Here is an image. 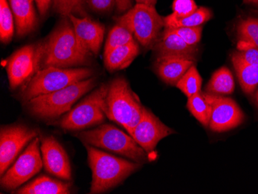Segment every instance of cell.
<instances>
[{
  "label": "cell",
  "mask_w": 258,
  "mask_h": 194,
  "mask_svg": "<svg viewBox=\"0 0 258 194\" xmlns=\"http://www.w3.org/2000/svg\"><path fill=\"white\" fill-rule=\"evenodd\" d=\"M91 54L81 47L72 22L63 19L44 40L42 69L48 67L69 68L90 64Z\"/></svg>",
  "instance_id": "obj_1"
},
{
  "label": "cell",
  "mask_w": 258,
  "mask_h": 194,
  "mask_svg": "<svg viewBox=\"0 0 258 194\" xmlns=\"http://www.w3.org/2000/svg\"><path fill=\"white\" fill-rule=\"evenodd\" d=\"M85 146L88 151V163L92 173L90 193L107 192L121 183L140 168V163L112 156L89 145Z\"/></svg>",
  "instance_id": "obj_2"
},
{
  "label": "cell",
  "mask_w": 258,
  "mask_h": 194,
  "mask_svg": "<svg viewBox=\"0 0 258 194\" xmlns=\"http://www.w3.org/2000/svg\"><path fill=\"white\" fill-rule=\"evenodd\" d=\"M145 109L127 80L114 78L108 85L105 100L107 118L121 124L129 135L143 118Z\"/></svg>",
  "instance_id": "obj_3"
},
{
  "label": "cell",
  "mask_w": 258,
  "mask_h": 194,
  "mask_svg": "<svg viewBox=\"0 0 258 194\" xmlns=\"http://www.w3.org/2000/svg\"><path fill=\"white\" fill-rule=\"evenodd\" d=\"M96 85V78L84 80L52 93L35 97L27 101L31 114L41 119H54L72 109L77 101Z\"/></svg>",
  "instance_id": "obj_4"
},
{
  "label": "cell",
  "mask_w": 258,
  "mask_h": 194,
  "mask_svg": "<svg viewBox=\"0 0 258 194\" xmlns=\"http://www.w3.org/2000/svg\"><path fill=\"white\" fill-rule=\"evenodd\" d=\"M78 138L85 145L108 150L128 158L136 163L147 161L148 153L133 136L126 134L112 124H99L96 128L78 133Z\"/></svg>",
  "instance_id": "obj_5"
},
{
  "label": "cell",
  "mask_w": 258,
  "mask_h": 194,
  "mask_svg": "<svg viewBox=\"0 0 258 194\" xmlns=\"http://www.w3.org/2000/svg\"><path fill=\"white\" fill-rule=\"evenodd\" d=\"M93 75L94 71L88 68H43L26 84L22 90V98L27 102L35 97L52 93L88 79Z\"/></svg>",
  "instance_id": "obj_6"
},
{
  "label": "cell",
  "mask_w": 258,
  "mask_h": 194,
  "mask_svg": "<svg viewBox=\"0 0 258 194\" xmlns=\"http://www.w3.org/2000/svg\"><path fill=\"white\" fill-rule=\"evenodd\" d=\"M108 91V85H101L66 113L58 121L59 126L67 131H80L102 124L107 118L105 100Z\"/></svg>",
  "instance_id": "obj_7"
},
{
  "label": "cell",
  "mask_w": 258,
  "mask_h": 194,
  "mask_svg": "<svg viewBox=\"0 0 258 194\" xmlns=\"http://www.w3.org/2000/svg\"><path fill=\"white\" fill-rule=\"evenodd\" d=\"M118 24L127 28L145 48H153L162 30L165 27L163 17L155 7L137 4L117 19Z\"/></svg>",
  "instance_id": "obj_8"
},
{
  "label": "cell",
  "mask_w": 258,
  "mask_h": 194,
  "mask_svg": "<svg viewBox=\"0 0 258 194\" xmlns=\"http://www.w3.org/2000/svg\"><path fill=\"white\" fill-rule=\"evenodd\" d=\"M44 40L27 45L13 53L7 65L9 84L11 89H17L27 82L42 69Z\"/></svg>",
  "instance_id": "obj_9"
},
{
  "label": "cell",
  "mask_w": 258,
  "mask_h": 194,
  "mask_svg": "<svg viewBox=\"0 0 258 194\" xmlns=\"http://www.w3.org/2000/svg\"><path fill=\"white\" fill-rule=\"evenodd\" d=\"M40 139L35 138L19 156L15 163L1 176V186L8 191H15L41 170L43 166L40 156Z\"/></svg>",
  "instance_id": "obj_10"
},
{
  "label": "cell",
  "mask_w": 258,
  "mask_h": 194,
  "mask_svg": "<svg viewBox=\"0 0 258 194\" xmlns=\"http://www.w3.org/2000/svg\"><path fill=\"white\" fill-rule=\"evenodd\" d=\"M40 131L26 124L1 127L0 131V176L10 168L20 152L30 142L38 137Z\"/></svg>",
  "instance_id": "obj_11"
},
{
  "label": "cell",
  "mask_w": 258,
  "mask_h": 194,
  "mask_svg": "<svg viewBox=\"0 0 258 194\" xmlns=\"http://www.w3.org/2000/svg\"><path fill=\"white\" fill-rule=\"evenodd\" d=\"M204 94L212 108L209 123V127L212 131L216 133L229 131L239 126L244 121L243 111L231 98L207 92Z\"/></svg>",
  "instance_id": "obj_12"
},
{
  "label": "cell",
  "mask_w": 258,
  "mask_h": 194,
  "mask_svg": "<svg viewBox=\"0 0 258 194\" xmlns=\"http://www.w3.org/2000/svg\"><path fill=\"white\" fill-rule=\"evenodd\" d=\"M174 133L173 130L162 122L153 113L146 108L143 118L130 136H133L146 153H150L154 151L161 140Z\"/></svg>",
  "instance_id": "obj_13"
},
{
  "label": "cell",
  "mask_w": 258,
  "mask_h": 194,
  "mask_svg": "<svg viewBox=\"0 0 258 194\" xmlns=\"http://www.w3.org/2000/svg\"><path fill=\"white\" fill-rule=\"evenodd\" d=\"M40 150L47 173L63 180H72V166L68 153L54 137L46 136L42 139Z\"/></svg>",
  "instance_id": "obj_14"
},
{
  "label": "cell",
  "mask_w": 258,
  "mask_h": 194,
  "mask_svg": "<svg viewBox=\"0 0 258 194\" xmlns=\"http://www.w3.org/2000/svg\"><path fill=\"white\" fill-rule=\"evenodd\" d=\"M68 17L72 22L75 35L81 47L90 54H98L104 40V27L87 17L80 18L74 14Z\"/></svg>",
  "instance_id": "obj_15"
},
{
  "label": "cell",
  "mask_w": 258,
  "mask_h": 194,
  "mask_svg": "<svg viewBox=\"0 0 258 194\" xmlns=\"http://www.w3.org/2000/svg\"><path fill=\"white\" fill-rule=\"evenodd\" d=\"M152 49L156 52L157 57L180 56L197 60V46H191L185 43L170 29L165 28Z\"/></svg>",
  "instance_id": "obj_16"
},
{
  "label": "cell",
  "mask_w": 258,
  "mask_h": 194,
  "mask_svg": "<svg viewBox=\"0 0 258 194\" xmlns=\"http://www.w3.org/2000/svg\"><path fill=\"white\" fill-rule=\"evenodd\" d=\"M195 63V60L180 56H161L156 58L154 69L164 82L176 85L184 74Z\"/></svg>",
  "instance_id": "obj_17"
},
{
  "label": "cell",
  "mask_w": 258,
  "mask_h": 194,
  "mask_svg": "<svg viewBox=\"0 0 258 194\" xmlns=\"http://www.w3.org/2000/svg\"><path fill=\"white\" fill-rule=\"evenodd\" d=\"M33 1L35 0H9L19 37H25L36 28L37 19Z\"/></svg>",
  "instance_id": "obj_18"
},
{
  "label": "cell",
  "mask_w": 258,
  "mask_h": 194,
  "mask_svg": "<svg viewBox=\"0 0 258 194\" xmlns=\"http://www.w3.org/2000/svg\"><path fill=\"white\" fill-rule=\"evenodd\" d=\"M72 185L46 176H40L14 191L17 194H69Z\"/></svg>",
  "instance_id": "obj_19"
},
{
  "label": "cell",
  "mask_w": 258,
  "mask_h": 194,
  "mask_svg": "<svg viewBox=\"0 0 258 194\" xmlns=\"http://www.w3.org/2000/svg\"><path fill=\"white\" fill-rule=\"evenodd\" d=\"M139 52V44L134 40L104 55V65L109 72L123 70L133 63Z\"/></svg>",
  "instance_id": "obj_20"
},
{
  "label": "cell",
  "mask_w": 258,
  "mask_h": 194,
  "mask_svg": "<svg viewBox=\"0 0 258 194\" xmlns=\"http://www.w3.org/2000/svg\"><path fill=\"white\" fill-rule=\"evenodd\" d=\"M231 59L242 89L244 93L251 95L258 85V65L244 63L234 53H232Z\"/></svg>",
  "instance_id": "obj_21"
},
{
  "label": "cell",
  "mask_w": 258,
  "mask_h": 194,
  "mask_svg": "<svg viewBox=\"0 0 258 194\" xmlns=\"http://www.w3.org/2000/svg\"><path fill=\"white\" fill-rule=\"evenodd\" d=\"M234 80L227 68H221L213 75L206 86V92L216 95H227L234 91Z\"/></svg>",
  "instance_id": "obj_22"
},
{
  "label": "cell",
  "mask_w": 258,
  "mask_h": 194,
  "mask_svg": "<svg viewBox=\"0 0 258 194\" xmlns=\"http://www.w3.org/2000/svg\"><path fill=\"white\" fill-rule=\"evenodd\" d=\"M212 17L210 9L200 7L192 15L184 18H173L170 15L164 17L165 28H179V27H201Z\"/></svg>",
  "instance_id": "obj_23"
},
{
  "label": "cell",
  "mask_w": 258,
  "mask_h": 194,
  "mask_svg": "<svg viewBox=\"0 0 258 194\" xmlns=\"http://www.w3.org/2000/svg\"><path fill=\"white\" fill-rule=\"evenodd\" d=\"M187 108L201 124L204 126H209L212 108L204 92L199 91L188 98Z\"/></svg>",
  "instance_id": "obj_24"
},
{
  "label": "cell",
  "mask_w": 258,
  "mask_h": 194,
  "mask_svg": "<svg viewBox=\"0 0 258 194\" xmlns=\"http://www.w3.org/2000/svg\"><path fill=\"white\" fill-rule=\"evenodd\" d=\"M14 14L7 0H0V40L3 43H9L14 34Z\"/></svg>",
  "instance_id": "obj_25"
},
{
  "label": "cell",
  "mask_w": 258,
  "mask_h": 194,
  "mask_svg": "<svg viewBox=\"0 0 258 194\" xmlns=\"http://www.w3.org/2000/svg\"><path fill=\"white\" fill-rule=\"evenodd\" d=\"M175 86L177 87L187 98L195 95L201 91L202 78L197 71L195 64L192 65L180 78Z\"/></svg>",
  "instance_id": "obj_26"
},
{
  "label": "cell",
  "mask_w": 258,
  "mask_h": 194,
  "mask_svg": "<svg viewBox=\"0 0 258 194\" xmlns=\"http://www.w3.org/2000/svg\"><path fill=\"white\" fill-rule=\"evenodd\" d=\"M134 40V36L131 32L123 26L117 24L108 33L104 46V55L107 54L117 47L132 43Z\"/></svg>",
  "instance_id": "obj_27"
},
{
  "label": "cell",
  "mask_w": 258,
  "mask_h": 194,
  "mask_svg": "<svg viewBox=\"0 0 258 194\" xmlns=\"http://www.w3.org/2000/svg\"><path fill=\"white\" fill-rule=\"evenodd\" d=\"M239 40L247 42L258 48V19L241 20L237 26Z\"/></svg>",
  "instance_id": "obj_28"
},
{
  "label": "cell",
  "mask_w": 258,
  "mask_h": 194,
  "mask_svg": "<svg viewBox=\"0 0 258 194\" xmlns=\"http://www.w3.org/2000/svg\"><path fill=\"white\" fill-rule=\"evenodd\" d=\"M233 53L244 63L258 65V48L250 43L239 40L237 51Z\"/></svg>",
  "instance_id": "obj_29"
},
{
  "label": "cell",
  "mask_w": 258,
  "mask_h": 194,
  "mask_svg": "<svg viewBox=\"0 0 258 194\" xmlns=\"http://www.w3.org/2000/svg\"><path fill=\"white\" fill-rule=\"evenodd\" d=\"M197 9L198 7L194 0H174L172 14L170 16L173 18H184L192 15Z\"/></svg>",
  "instance_id": "obj_30"
},
{
  "label": "cell",
  "mask_w": 258,
  "mask_h": 194,
  "mask_svg": "<svg viewBox=\"0 0 258 194\" xmlns=\"http://www.w3.org/2000/svg\"><path fill=\"white\" fill-rule=\"evenodd\" d=\"M170 29L172 32L179 35L185 43L191 46H197L201 41L202 36L203 27H179V28Z\"/></svg>",
  "instance_id": "obj_31"
},
{
  "label": "cell",
  "mask_w": 258,
  "mask_h": 194,
  "mask_svg": "<svg viewBox=\"0 0 258 194\" xmlns=\"http://www.w3.org/2000/svg\"><path fill=\"white\" fill-rule=\"evenodd\" d=\"M84 0H53V10L57 14L68 17L78 11Z\"/></svg>",
  "instance_id": "obj_32"
},
{
  "label": "cell",
  "mask_w": 258,
  "mask_h": 194,
  "mask_svg": "<svg viewBox=\"0 0 258 194\" xmlns=\"http://www.w3.org/2000/svg\"><path fill=\"white\" fill-rule=\"evenodd\" d=\"M84 3L91 10L99 13L109 12L116 7L115 0H84Z\"/></svg>",
  "instance_id": "obj_33"
},
{
  "label": "cell",
  "mask_w": 258,
  "mask_h": 194,
  "mask_svg": "<svg viewBox=\"0 0 258 194\" xmlns=\"http://www.w3.org/2000/svg\"><path fill=\"white\" fill-rule=\"evenodd\" d=\"M35 2L37 4V9H38L40 15L44 16L50 9L52 0H35Z\"/></svg>",
  "instance_id": "obj_34"
},
{
  "label": "cell",
  "mask_w": 258,
  "mask_h": 194,
  "mask_svg": "<svg viewBox=\"0 0 258 194\" xmlns=\"http://www.w3.org/2000/svg\"><path fill=\"white\" fill-rule=\"evenodd\" d=\"M116 7L119 12H125L133 8V0H115Z\"/></svg>",
  "instance_id": "obj_35"
},
{
  "label": "cell",
  "mask_w": 258,
  "mask_h": 194,
  "mask_svg": "<svg viewBox=\"0 0 258 194\" xmlns=\"http://www.w3.org/2000/svg\"><path fill=\"white\" fill-rule=\"evenodd\" d=\"M136 1L137 4H145L150 7H155L157 2V0H136Z\"/></svg>",
  "instance_id": "obj_36"
},
{
  "label": "cell",
  "mask_w": 258,
  "mask_h": 194,
  "mask_svg": "<svg viewBox=\"0 0 258 194\" xmlns=\"http://www.w3.org/2000/svg\"><path fill=\"white\" fill-rule=\"evenodd\" d=\"M245 4H254L258 6V0H243Z\"/></svg>",
  "instance_id": "obj_37"
},
{
  "label": "cell",
  "mask_w": 258,
  "mask_h": 194,
  "mask_svg": "<svg viewBox=\"0 0 258 194\" xmlns=\"http://www.w3.org/2000/svg\"><path fill=\"white\" fill-rule=\"evenodd\" d=\"M255 99H256V105L258 106V91H256V95H255Z\"/></svg>",
  "instance_id": "obj_38"
}]
</instances>
